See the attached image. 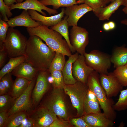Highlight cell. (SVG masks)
<instances>
[{"instance_id":"34","label":"cell","mask_w":127,"mask_h":127,"mask_svg":"<svg viewBox=\"0 0 127 127\" xmlns=\"http://www.w3.org/2000/svg\"><path fill=\"white\" fill-rule=\"evenodd\" d=\"M9 26L7 22L0 18V48H3V44L6 38Z\"/></svg>"},{"instance_id":"33","label":"cell","mask_w":127,"mask_h":127,"mask_svg":"<svg viewBox=\"0 0 127 127\" xmlns=\"http://www.w3.org/2000/svg\"><path fill=\"white\" fill-rule=\"evenodd\" d=\"M113 72L122 86L127 87V67L125 65L118 67Z\"/></svg>"},{"instance_id":"50","label":"cell","mask_w":127,"mask_h":127,"mask_svg":"<svg viewBox=\"0 0 127 127\" xmlns=\"http://www.w3.org/2000/svg\"><path fill=\"white\" fill-rule=\"evenodd\" d=\"M24 0H16L17 3H20L22 2Z\"/></svg>"},{"instance_id":"36","label":"cell","mask_w":127,"mask_h":127,"mask_svg":"<svg viewBox=\"0 0 127 127\" xmlns=\"http://www.w3.org/2000/svg\"><path fill=\"white\" fill-rule=\"evenodd\" d=\"M84 3L91 8L93 11L99 8L106 6V4L103 0H84Z\"/></svg>"},{"instance_id":"2","label":"cell","mask_w":127,"mask_h":127,"mask_svg":"<svg viewBox=\"0 0 127 127\" xmlns=\"http://www.w3.org/2000/svg\"><path fill=\"white\" fill-rule=\"evenodd\" d=\"M30 36L36 35L40 38L56 52H59L69 57L72 54L68 45L59 32L48 27L40 24L38 26L27 28Z\"/></svg>"},{"instance_id":"44","label":"cell","mask_w":127,"mask_h":127,"mask_svg":"<svg viewBox=\"0 0 127 127\" xmlns=\"http://www.w3.org/2000/svg\"><path fill=\"white\" fill-rule=\"evenodd\" d=\"M110 30L114 29L115 27V24L114 22L110 21L108 22Z\"/></svg>"},{"instance_id":"22","label":"cell","mask_w":127,"mask_h":127,"mask_svg":"<svg viewBox=\"0 0 127 127\" xmlns=\"http://www.w3.org/2000/svg\"><path fill=\"white\" fill-rule=\"evenodd\" d=\"M111 59L115 68L124 65L127 62V48L124 45L115 47L112 51Z\"/></svg>"},{"instance_id":"42","label":"cell","mask_w":127,"mask_h":127,"mask_svg":"<svg viewBox=\"0 0 127 127\" xmlns=\"http://www.w3.org/2000/svg\"><path fill=\"white\" fill-rule=\"evenodd\" d=\"M25 120L18 127H34L33 123L31 118L28 116L26 120Z\"/></svg>"},{"instance_id":"5","label":"cell","mask_w":127,"mask_h":127,"mask_svg":"<svg viewBox=\"0 0 127 127\" xmlns=\"http://www.w3.org/2000/svg\"><path fill=\"white\" fill-rule=\"evenodd\" d=\"M63 89L53 87L40 106L52 111L60 119L67 120L68 118Z\"/></svg>"},{"instance_id":"31","label":"cell","mask_w":127,"mask_h":127,"mask_svg":"<svg viewBox=\"0 0 127 127\" xmlns=\"http://www.w3.org/2000/svg\"><path fill=\"white\" fill-rule=\"evenodd\" d=\"M50 73L52 79V83L53 87L63 89L66 84L62 71L54 70Z\"/></svg>"},{"instance_id":"3","label":"cell","mask_w":127,"mask_h":127,"mask_svg":"<svg viewBox=\"0 0 127 127\" xmlns=\"http://www.w3.org/2000/svg\"><path fill=\"white\" fill-rule=\"evenodd\" d=\"M86 84L96 97L103 113L109 119L114 121L117 116L116 113L113 107L115 103L112 98L107 97L100 82L99 74L93 70L89 76Z\"/></svg>"},{"instance_id":"47","label":"cell","mask_w":127,"mask_h":127,"mask_svg":"<svg viewBox=\"0 0 127 127\" xmlns=\"http://www.w3.org/2000/svg\"><path fill=\"white\" fill-rule=\"evenodd\" d=\"M123 5L127 7V0H124Z\"/></svg>"},{"instance_id":"32","label":"cell","mask_w":127,"mask_h":127,"mask_svg":"<svg viewBox=\"0 0 127 127\" xmlns=\"http://www.w3.org/2000/svg\"><path fill=\"white\" fill-rule=\"evenodd\" d=\"M113 107L115 111H118L127 109V89L120 91L118 101L113 105Z\"/></svg>"},{"instance_id":"40","label":"cell","mask_w":127,"mask_h":127,"mask_svg":"<svg viewBox=\"0 0 127 127\" xmlns=\"http://www.w3.org/2000/svg\"><path fill=\"white\" fill-rule=\"evenodd\" d=\"M7 56L8 55L7 53L4 49H0V68L4 65Z\"/></svg>"},{"instance_id":"19","label":"cell","mask_w":127,"mask_h":127,"mask_svg":"<svg viewBox=\"0 0 127 127\" xmlns=\"http://www.w3.org/2000/svg\"><path fill=\"white\" fill-rule=\"evenodd\" d=\"M39 71L30 64L24 62L18 65L11 73L16 77H22L31 81L36 76Z\"/></svg>"},{"instance_id":"49","label":"cell","mask_w":127,"mask_h":127,"mask_svg":"<svg viewBox=\"0 0 127 127\" xmlns=\"http://www.w3.org/2000/svg\"><path fill=\"white\" fill-rule=\"evenodd\" d=\"M106 4L110 2V0H103Z\"/></svg>"},{"instance_id":"1","label":"cell","mask_w":127,"mask_h":127,"mask_svg":"<svg viewBox=\"0 0 127 127\" xmlns=\"http://www.w3.org/2000/svg\"><path fill=\"white\" fill-rule=\"evenodd\" d=\"M36 35L30 36L27 40L24 56L25 62L39 71L48 70L56 52Z\"/></svg>"},{"instance_id":"51","label":"cell","mask_w":127,"mask_h":127,"mask_svg":"<svg viewBox=\"0 0 127 127\" xmlns=\"http://www.w3.org/2000/svg\"><path fill=\"white\" fill-rule=\"evenodd\" d=\"M124 65L127 67V62Z\"/></svg>"},{"instance_id":"11","label":"cell","mask_w":127,"mask_h":127,"mask_svg":"<svg viewBox=\"0 0 127 127\" xmlns=\"http://www.w3.org/2000/svg\"><path fill=\"white\" fill-rule=\"evenodd\" d=\"M89 33L85 28L77 25L72 26L70 30L71 43L75 51L81 55L85 52L89 43Z\"/></svg>"},{"instance_id":"43","label":"cell","mask_w":127,"mask_h":127,"mask_svg":"<svg viewBox=\"0 0 127 127\" xmlns=\"http://www.w3.org/2000/svg\"><path fill=\"white\" fill-rule=\"evenodd\" d=\"M4 1L5 4L9 7L15 3H17L16 0H4Z\"/></svg>"},{"instance_id":"10","label":"cell","mask_w":127,"mask_h":127,"mask_svg":"<svg viewBox=\"0 0 127 127\" xmlns=\"http://www.w3.org/2000/svg\"><path fill=\"white\" fill-rule=\"evenodd\" d=\"M28 113V117L33 121L34 127H49L58 119L52 111L41 106Z\"/></svg>"},{"instance_id":"17","label":"cell","mask_w":127,"mask_h":127,"mask_svg":"<svg viewBox=\"0 0 127 127\" xmlns=\"http://www.w3.org/2000/svg\"><path fill=\"white\" fill-rule=\"evenodd\" d=\"M35 21L31 18L27 10H24L20 15L10 18L7 22L10 27L22 26L32 28L41 24L40 22Z\"/></svg>"},{"instance_id":"16","label":"cell","mask_w":127,"mask_h":127,"mask_svg":"<svg viewBox=\"0 0 127 127\" xmlns=\"http://www.w3.org/2000/svg\"><path fill=\"white\" fill-rule=\"evenodd\" d=\"M90 127H112L114 121L101 112L84 115L82 117Z\"/></svg>"},{"instance_id":"37","label":"cell","mask_w":127,"mask_h":127,"mask_svg":"<svg viewBox=\"0 0 127 127\" xmlns=\"http://www.w3.org/2000/svg\"><path fill=\"white\" fill-rule=\"evenodd\" d=\"M11 75V72L7 74L0 79L3 82L8 93L10 92L14 82Z\"/></svg>"},{"instance_id":"13","label":"cell","mask_w":127,"mask_h":127,"mask_svg":"<svg viewBox=\"0 0 127 127\" xmlns=\"http://www.w3.org/2000/svg\"><path fill=\"white\" fill-rule=\"evenodd\" d=\"M72 70L74 78L85 84L87 83L89 76L94 70L86 64L84 55L80 54L73 63Z\"/></svg>"},{"instance_id":"38","label":"cell","mask_w":127,"mask_h":127,"mask_svg":"<svg viewBox=\"0 0 127 127\" xmlns=\"http://www.w3.org/2000/svg\"><path fill=\"white\" fill-rule=\"evenodd\" d=\"M70 122L76 127H90L82 117L70 119Z\"/></svg>"},{"instance_id":"6","label":"cell","mask_w":127,"mask_h":127,"mask_svg":"<svg viewBox=\"0 0 127 127\" xmlns=\"http://www.w3.org/2000/svg\"><path fill=\"white\" fill-rule=\"evenodd\" d=\"M63 89L65 93L69 96L72 106L77 110L78 115L82 116L84 115V102L88 90L87 84L77 81L74 84H66Z\"/></svg>"},{"instance_id":"8","label":"cell","mask_w":127,"mask_h":127,"mask_svg":"<svg viewBox=\"0 0 127 127\" xmlns=\"http://www.w3.org/2000/svg\"><path fill=\"white\" fill-rule=\"evenodd\" d=\"M36 78L37 75L31 81L25 91L15 99L12 107L7 112L8 117L18 112H28L33 107L32 94L36 83Z\"/></svg>"},{"instance_id":"25","label":"cell","mask_w":127,"mask_h":127,"mask_svg":"<svg viewBox=\"0 0 127 127\" xmlns=\"http://www.w3.org/2000/svg\"><path fill=\"white\" fill-rule=\"evenodd\" d=\"M67 18V16H66L54 26L51 27L50 28L62 35L67 42L71 52L73 53L75 51L71 43L69 37Z\"/></svg>"},{"instance_id":"21","label":"cell","mask_w":127,"mask_h":127,"mask_svg":"<svg viewBox=\"0 0 127 127\" xmlns=\"http://www.w3.org/2000/svg\"><path fill=\"white\" fill-rule=\"evenodd\" d=\"M123 0H115L108 6L99 8L93 12L99 20H108L111 15L123 5Z\"/></svg>"},{"instance_id":"27","label":"cell","mask_w":127,"mask_h":127,"mask_svg":"<svg viewBox=\"0 0 127 127\" xmlns=\"http://www.w3.org/2000/svg\"><path fill=\"white\" fill-rule=\"evenodd\" d=\"M45 6L52 5L56 9L61 7H69L73 5L84 3V0H40Z\"/></svg>"},{"instance_id":"18","label":"cell","mask_w":127,"mask_h":127,"mask_svg":"<svg viewBox=\"0 0 127 127\" xmlns=\"http://www.w3.org/2000/svg\"><path fill=\"white\" fill-rule=\"evenodd\" d=\"M65 9L63 8L60 13L50 16L42 15L35 10L29 9L27 11L33 20L40 22L41 25L48 27L54 26L62 20L64 14Z\"/></svg>"},{"instance_id":"23","label":"cell","mask_w":127,"mask_h":127,"mask_svg":"<svg viewBox=\"0 0 127 127\" xmlns=\"http://www.w3.org/2000/svg\"><path fill=\"white\" fill-rule=\"evenodd\" d=\"M79 54L76 52L69 56L62 71L64 83L66 85L73 84L77 81L73 75L72 69L73 64L77 59Z\"/></svg>"},{"instance_id":"14","label":"cell","mask_w":127,"mask_h":127,"mask_svg":"<svg viewBox=\"0 0 127 127\" xmlns=\"http://www.w3.org/2000/svg\"><path fill=\"white\" fill-rule=\"evenodd\" d=\"M93 9L85 4H75L65 9L64 14L67 16V21L69 27L77 25L79 19L87 12L93 11Z\"/></svg>"},{"instance_id":"39","label":"cell","mask_w":127,"mask_h":127,"mask_svg":"<svg viewBox=\"0 0 127 127\" xmlns=\"http://www.w3.org/2000/svg\"><path fill=\"white\" fill-rule=\"evenodd\" d=\"M71 126L70 124L67 120L57 119L54 121L49 127H68Z\"/></svg>"},{"instance_id":"29","label":"cell","mask_w":127,"mask_h":127,"mask_svg":"<svg viewBox=\"0 0 127 127\" xmlns=\"http://www.w3.org/2000/svg\"><path fill=\"white\" fill-rule=\"evenodd\" d=\"M65 56L61 53L56 52L49 70L50 72L54 70L62 71L66 62Z\"/></svg>"},{"instance_id":"46","label":"cell","mask_w":127,"mask_h":127,"mask_svg":"<svg viewBox=\"0 0 127 127\" xmlns=\"http://www.w3.org/2000/svg\"><path fill=\"white\" fill-rule=\"evenodd\" d=\"M121 23L123 24L127 25V19H126L122 20Z\"/></svg>"},{"instance_id":"35","label":"cell","mask_w":127,"mask_h":127,"mask_svg":"<svg viewBox=\"0 0 127 127\" xmlns=\"http://www.w3.org/2000/svg\"><path fill=\"white\" fill-rule=\"evenodd\" d=\"M10 7L7 5L3 0H0V12L3 20L7 22L9 20L8 18L12 15Z\"/></svg>"},{"instance_id":"4","label":"cell","mask_w":127,"mask_h":127,"mask_svg":"<svg viewBox=\"0 0 127 127\" xmlns=\"http://www.w3.org/2000/svg\"><path fill=\"white\" fill-rule=\"evenodd\" d=\"M27 40L18 30L8 28L3 47L10 58L24 56Z\"/></svg>"},{"instance_id":"24","label":"cell","mask_w":127,"mask_h":127,"mask_svg":"<svg viewBox=\"0 0 127 127\" xmlns=\"http://www.w3.org/2000/svg\"><path fill=\"white\" fill-rule=\"evenodd\" d=\"M31 81L24 78L17 77L14 81L11 90L8 93L16 99L25 91Z\"/></svg>"},{"instance_id":"52","label":"cell","mask_w":127,"mask_h":127,"mask_svg":"<svg viewBox=\"0 0 127 127\" xmlns=\"http://www.w3.org/2000/svg\"><path fill=\"white\" fill-rule=\"evenodd\" d=\"M115 0H110V2H111Z\"/></svg>"},{"instance_id":"28","label":"cell","mask_w":127,"mask_h":127,"mask_svg":"<svg viewBox=\"0 0 127 127\" xmlns=\"http://www.w3.org/2000/svg\"><path fill=\"white\" fill-rule=\"evenodd\" d=\"M25 60L24 56L10 58L0 71V79L6 74L11 72L20 64L25 62Z\"/></svg>"},{"instance_id":"48","label":"cell","mask_w":127,"mask_h":127,"mask_svg":"<svg viewBox=\"0 0 127 127\" xmlns=\"http://www.w3.org/2000/svg\"><path fill=\"white\" fill-rule=\"evenodd\" d=\"M122 11L125 14L127 15V7H125L123 9Z\"/></svg>"},{"instance_id":"12","label":"cell","mask_w":127,"mask_h":127,"mask_svg":"<svg viewBox=\"0 0 127 127\" xmlns=\"http://www.w3.org/2000/svg\"><path fill=\"white\" fill-rule=\"evenodd\" d=\"M99 79L101 84L108 98L117 96L123 90V87L113 72L109 73L107 74H100Z\"/></svg>"},{"instance_id":"7","label":"cell","mask_w":127,"mask_h":127,"mask_svg":"<svg viewBox=\"0 0 127 127\" xmlns=\"http://www.w3.org/2000/svg\"><path fill=\"white\" fill-rule=\"evenodd\" d=\"M87 64L99 74H108L111 66V56L99 50H94L83 55Z\"/></svg>"},{"instance_id":"26","label":"cell","mask_w":127,"mask_h":127,"mask_svg":"<svg viewBox=\"0 0 127 127\" xmlns=\"http://www.w3.org/2000/svg\"><path fill=\"white\" fill-rule=\"evenodd\" d=\"M28 116V113L26 111L14 113L8 117L4 127H18Z\"/></svg>"},{"instance_id":"30","label":"cell","mask_w":127,"mask_h":127,"mask_svg":"<svg viewBox=\"0 0 127 127\" xmlns=\"http://www.w3.org/2000/svg\"><path fill=\"white\" fill-rule=\"evenodd\" d=\"M16 99L9 93L0 95V112L8 111L13 105Z\"/></svg>"},{"instance_id":"45","label":"cell","mask_w":127,"mask_h":127,"mask_svg":"<svg viewBox=\"0 0 127 127\" xmlns=\"http://www.w3.org/2000/svg\"><path fill=\"white\" fill-rule=\"evenodd\" d=\"M103 29L105 31H108L110 30L108 23H105L104 24L103 26Z\"/></svg>"},{"instance_id":"15","label":"cell","mask_w":127,"mask_h":127,"mask_svg":"<svg viewBox=\"0 0 127 127\" xmlns=\"http://www.w3.org/2000/svg\"><path fill=\"white\" fill-rule=\"evenodd\" d=\"M10 7L11 10L15 9H24L26 10H33L39 12L43 15L45 16L46 14L43 11V10L46 11L49 15L51 14L55 15L58 13L56 9H51L46 7L39 0H25L24 1L20 3L13 4Z\"/></svg>"},{"instance_id":"20","label":"cell","mask_w":127,"mask_h":127,"mask_svg":"<svg viewBox=\"0 0 127 127\" xmlns=\"http://www.w3.org/2000/svg\"><path fill=\"white\" fill-rule=\"evenodd\" d=\"M84 115L101 112L99 102L95 95L88 88L83 105Z\"/></svg>"},{"instance_id":"41","label":"cell","mask_w":127,"mask_h":127,"mask_svg":"<svg viewBox=\"0 0 127 127\" xmlns=\"http://www.w3.org/2000/svg\"><path fill=\"white\" fill-rule=\"evenodd\" d=\"M7 112H0V127H4V124L8 117Z\"/></svg>"},{"instance_id":"9","label":"cell","mask_w":127,"mask_h":127,"mask_svg":"<svg viewBox=\"0 0 127 127\" xmlns=\"http://www.w3.org/2000/svg\"><path fill=\"white\" fill-rule=\"evenodd\" d=\"M50 75L49 70L39 71L38 72L32 94L33 107L37 106L49 88L51 83L49 79Z\"/></svg>"}]
</instances>
